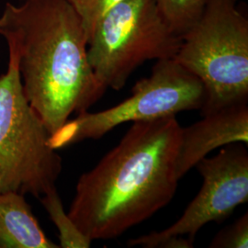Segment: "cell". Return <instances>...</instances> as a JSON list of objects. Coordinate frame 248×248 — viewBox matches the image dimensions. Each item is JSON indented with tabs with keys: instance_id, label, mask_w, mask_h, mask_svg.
Segmentation results:
<instances>
[{
	"instance_id": "6da1fadb",
	"label": "cell",
	"mask_w": 248,
	"mask_h": 248,
	"mask_svg": "<svg viewBox=\"0 0 248 248\" xmlns=\"http://www.w3.org/2000/svg\"><path fill=\"white\" fill-rule=\"evenodd\" d=\"M176 116L133 123L79 177L68 215L92 242L114 239L166 207L177 191Z\"/></svg>"
},
{
	"instance_id": "7a4b0ae2",
	"label": "cell",
	"mask_w": 248,
	"mask_h": 248,
	"mask_svg": "<svg viewBox=\"0 0 248 248\" xmlns=\"http://www.w3.org/2000/svg\"><path fill=\"white\" fill-rule=\"evenodd\" d=\"M0 34L15 45L24 94L50 134L106 92L90 65L88 38L68 0L7 3Z\"/></svg>"
},
{
	"instance_id": "3957f363",
	"label": "cell",
	"mask_w": 248,
	"mask_h": 248,
	"mask_svg": "<svg viewBox=\"0 0 248 248\" xmlns=\"http://www.w3.org/2000/svg\"><path fill=\"white\" fill-rule=\"evenodd\" d=\"M239 0H207L174 57L202 81V115L248 101V19Z\"/></svg>"
},
{
	"instance_id": "277c9868",
	"label": "cell",
	"mask_w": 248,
	"mask_h": 248,
	"mask_svg": "<svg viewBox=\"0 0 248 248\" xmlns=\"http://www.w3.org/2000/svg\"><path fill=\"white\" fill-rule=\"evenodd\" d=\"M7 44L8 70L0 76V193L40 199L55 188L62 158L50 146L51 134L24 94L18 51Z\"/></svg>"
},
{
	"instance_id": "5b68a950",
	"label": "cell",
	"mask_w": 248,
	"mask_h": 248,
	"mask_svg": "<svg viewBox=\"0 0 248 248\" xmlns=\"http://www.w3.org/2000/svg\"><path fill=\"white\" fill-rule=\"evenodd\" d=\"M180 44L156 0H124L94 28L88 56L99 83L119 91L142 63L174 58Z\"/></svg>"
},
{
	"instance_id": "8992f818",
	"label": "cell",
	"mask_w": 248,
	"mask_h": 248,
	"mask_svg": "<svg viewBox=\"0 0 248 248\" xmlns=\"http://www.w3.org/2000/svg\"><path fill=\"white\" fill-rule=\"evenodd\" d=\"M204 102L202 81L175 58L161 59L155 63L149 77L133 86L131 97L105 110L78 113L50 135L49 144L59 150L88 139L98 140L121 124L149 122L201 109Z\"/></svg>"
},
{
	"instance_id": "52a82bcc",
	"label": "cell",
	"mask_w": 248,
	"mask_h": 248,
	"mask_svg": "<svg viewBox=\"0 0 248 248\" xmlns=\"http://www.w3.org/2000/svg\"><path fill=\"white\" fill-rule=\"evenodd\" d=\"M195 168L203 184L177 222L159 232L131 239L128 246L156 248L171 236L194 240L204 225L222 222L248 201V153L242 144L226 145L215 156H206Z\"/></svg>"
},
{
	"instance_id": "ba28073f",
	"label": "cell",
	"mask_w": 248,
	"mask_h": 248,
	"mask_svg": "<svg viewBox=\"0 0 248 248\" xmlns=\"http://www.w3.org/2000/svg\"><path fill=\"white\" fill-rule=\"evenodd\" d=\"M248 143V105L241 103L204 115L179 135L176 173L179 180L213 150L232 143Z\"/></svg>"
},
{
	"instance_id": "9c48e42d",
	"label": "cell",
	"mask_w": 248,
	"mask_h": 248,
	"mask_svg": "<svg viewBox=\"0 0 248 248\" xmlns=\"http://www.w3.org/2000/svg\"><path fill=\"white\" fill-rule=\"evenodd\" d=\"M41 228L25 195L0 193V248H57Z\"/></svg>"
},
{
	"instance_id": "30bf717a",
	"label": "cell",
	"mask_w": 248,
	"mask_h": 248,
	"mask_svg": "<svg viewBox=\"0 0 248 248\" xmlns=\"http://www.w3.org/2000/svg\"><path fill=\"white\" fill-rule=\"evenodd\" d=\"M40 202L44 205L52 222L59 232V248H90L92 241L86 237L65 213L62 201L56 187L41 197Z\"/></svg>"
},
{
	"instance_id": "8fae6325",
	"label": "cell",
	"mask_w": 248,
	"mask_h": 248,
	"mask_svg": "<svg viewBox=\"0 0 248 248\" xmlns=\"http://www.w3.org/2000/svg\"><path fill=\"white\" fill-rule=\"evenodd\" d=\"M207 0H156L171 30L181 37L201 17Z\"/></svg>"
},
{
	"instance_id": "7c38bea8",
	"label": "cell",
	"mask_w": 248,
	"mask_h": 248,
	"mask_svg": "<svg viewBox=\"0 0 248 248\" xmlns=\"http://www.w3.org/2000/svg\"><path fill=\"white\" fill-rule=\"evenodd\" d=\"M78 15L89 42L94 28L104 15L124 0H68Z\"/></svg>"
},
{
	"instance_id": "4fadbf2b",
	"label": "cell",
	"mask_w": 248,
	"mask_h": 248,
	"mask_svg": "<svg viewBox=\"0 0 248 248\" xmlns=\"http://www.w3.org/2000/svg\"><path fill=\"white\" fill-rule=\"evenodd\" d=\"M248 214L245 213L237 221L219 232L210 248H248Z\"/></svg>"
}]
</instances>
